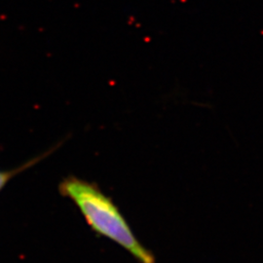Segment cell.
<instances>
[{"mask_svg":"<svg viewBox=\"0 0 263 263\" xmlns=\"http://www.w3.org/2000/svg\"><path fill=\"white\" fill-rule=\"evenodd\" d=\"M59 193L78 208L97 235L121 246L140 263L156 262L154 254L137 239L112 199L105 195L97 183L67 176L59 183Z\"/></svg>","mask_w":263,"mask_h":263,"instance_id":"6da1fadb","label":"cell"},{"mask_svg":"<svg viewBox=\"0 0 263 263\" xmlns=\"http://www.w3.org/2000/svg\"><path fill=\"white\" fill-rule=\"evenodd\" d=\"M62 143L63 142L57 144L53 148L49 149L46 152L41 153L40 155H38L36 157L28 160L26 163L20 165L19 167H17V168L11 170H0V192L9 183L11 179H14L15 177H17L18 175L22 174L23 172L32 168L33 166H35L39 162H41L42 160L45 159L49 155H51L54 151H57L62 145Z\"/></svg>","mask_w":263,"mask_h":263,"instance_id":"7a4b0ae2","label":"cell"}]
</instances>
